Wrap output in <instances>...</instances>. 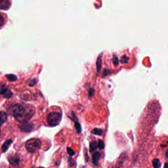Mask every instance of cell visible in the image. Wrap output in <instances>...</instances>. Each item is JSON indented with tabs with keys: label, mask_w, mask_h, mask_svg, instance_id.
<instances>
[{
	"label": "cell",
	"mask_w": 168,
	"mask_h": 168,
	"mask_svg": "<svg viewBox=\"0 0 168 168\" xmlns=\"http://www.w3.org/2000/svg\"><path fill=\"white\" fill-rule=\"evenodd\" d=\"M113 63L115 64H117L118 63V60L117 57L114 56V58H113Z\"/></svg>",
	"instance_id": "obj_23"
},
{
	"label": "cell",
	"mask_w": 168,
	"mask_h": 168,
	"mask_svg": "<svg viewBox=\"0 0 168 168\" xmlns=\"http://www.w3.org/2000/svg\"><path fill=\"white\" fill-rule=\"evenodd\" d=\"M128 59V58L125 55L123 56L122 57V61L123 62H126L127 61Z\"/></svg>",
	"instance_id": "obj_22"
},
{
	"label": "cell",
	"mask_w": 168,
	"mask_h": 168,
	"mask_svg": "<svg viewBox=\"0 0 168 168\" xmlns=\"http://www.w3.org/2000/svg\"><path fill=\"white\" fill-rule=\"evenodd\" d=\"M12 142H13V140L11 139H7L4 142L1 147L2 151V153H6L8 150L11 144H12Z\"/></svg>",
	"instance_id": "obj_7"
},
{
	"label": "cell",
	"mask_w": 168,
	"mask_h": 168,
	"mask_svg": "<svg viewBox=\"0 0 168 168\" xmlns=\"http://www.w3.org/2000/svg\"><path fill=\"white\" fill-rule=\"evenodd\" d=\"M3 20H4L3 19V17H2V15H0V24H1V27L2 26V24H3V22H2Z\"/></svg>",
	"instance_id": "obj_24"
},
{
	"label": "cell",
	"mask_w": 168,
	"mask_h": 168,
	"mask_svg": "<svg viewBox=\"0 0 168 168\" xmlns=\"http://www.w3.org/2000/svg\"><path fill=\"white\" fill-rule=\"evenodd\" d=\"M75 128L76 129V131H77V133L81 134L82 132V128L81 126V124L79 122L75 123Z\"/></svg>",
	"instance_id": "obj_15"
},
{
	"label": "cell",
	"mask_w": 168,
	"mask_h": 168,
	"mask_svg": "<svg viewBox=\"0 0 168 168\" xmlns=\"http://www.w3.org/2000/svg\"><path fill=\"white\" fill-rule=\"evenodd\" d=\"M1 94L5 98H11L12 96V93L9 90L5 84H1Z\"/></svg>",
	"instance_id": "obj_5"
},
{
	"label": "cell",
	"mask_w": 168,
	"mask_h": 168,
	"mask_svg": "<svg viewBox=\"0 0 168 168\" xmlns=\"http://www.w3.org/2000/svg\"><path fill=\"white\" fill-rule=\"evenodd\" d=\"M8 161L11 164L14 166H17L19 165V162L20 161L19 156L16 155H10L8 157Z\"/></svg>",
	"instance_id": "obj_6"
},
{
	"label": "cell",
	"mask_w": 168,
	"mask_h": 168,
	"mask_svg": "<svg viewBox=\"0 0 168 168\" xmlns=\"http://www.w3.org/2000/svg\"><path fill=\"white\" fill-rule=\"evenodd\" d=\"M42 145L41 140L38 139H30L25 143V148L30 153H34L40 149Z\"/></svg>",
	"instance_id": "obj_2"
},
{
	"label": "cell",
	"mask_w": 168,
	"mask_h": 168,
	"mask_svg": "<svg viewBox=\"0 0 168 168\" xmlns=\"http://www.w3.org/2000/svg\"><path fill=\"white\" fill-rule=\"evenodd\" d=\"M8 109L11 115L19 122H28L34 114V111L31 108L19 104L10 106Z\"/></svg>",
	"instance_id": "obj_1"
},
{
	"label": "cell",
	"mask_w": 168,
	"mask_h": 168,
	"mask_svg": "<svg viewBox=\"0 0 168 168\" xmlns=\"http://www.w3.org/2000/svg\"><path fill=\"white\" fill-rule=\"evenodd\" d=\"M98 145V148L100 149H103L104 148V144L103 140H102V139H99Z\"/></svg>",
	"instance_id": "obj_18"
},
{
	"label": "cell",
	"mask_w": 168,
	"mask_h": 168,
	"mask_svg": "<svg viewBox=\"0 0 168 168\" xmlns=\"http://www.w3.org/2000/svg\"><path fill=\"white\" fill-rule=\"evenodd\" d=\"M34 128V124L28 122L23 123L20 126L21 131L25 133H30L33 131Z\"/></svg>",
	"instance_id": "obj_4"
},
{
	"label": "cell",
	"mask_w": 168,
	"mask_h": 168,
	"mask_svg": "<svg viewBox=\"0 0 168 168\" xmlns=\"http://www.w3.org/2000/svg\"><path fill=\"white\" fill-rule=\"evenodd\" d=\"M98 148V143L96 141H92L90 142V144H89V148H90V153H93L94 151H95L96 149H97Z\"/></svg>",
	"instance_id": "obj_10"
},
{
	"label": "cell",
	"mask_w": 168,
	"mask_h": 168,
	"mask_svg": "<svg viewBox=\"0 0 168 168\" xmlns=\"http://www.w3.org/2000/svg\"><path fill=\"white\" fill-rule=\"evenodd\" d=\"M0 117H1V126H2V124L5 123L7 120V113L6 112L2 111L0 114Z\"/></svg>",
	"instance_id": "obj_11"
},
{
	"label": "cell",
	"mask_w": 168,
	"mask_h": 168,
	"mask_svg": "<svg viewBox=\"0 0 168 168\" xmlns=\"http://www.w3.org/2000/svg\"><path fill=\"white\" fill-rule=\"evenodd\" d=\"M166 157L168 158V150H167L166 153Z\"/></svg>",
	"instance_id": "obj_26"
},
{
	"label": "cell",
	"mask_w": 168,
	"mask_h": 168,
	"mask_svg": "<svg viewBox=\"0 0 168 168\" xmlns=\"http://www.w3.org/2000/svg\"><path fill=\"white\" fill-rule=\"evenodd\" d=\"M164 168H168V163H165Z\"/></svg>",
	"instance_id": "obj_25"
},
{
	"label": "cell",
	"mask_w": 168,
	"mask_h": 168,
	"mask_svg": "<svg viewBox=\"0 0 168 168\" xmlns=\"http://www.w3.org/2000/svg\"><path fill=\"white\" fill-rule=\"evenodd\" d=\"M102 60H101V56H99L98 58L97 61V64H96V67H97V70L98 72L99 73L100 72V69L102 66Z\"/></svg>",
	"instance_id": "obj_16"
},
{
	"label": "cell",
	"mask_w": 168,
	"mask_h": 168,
	"mask_svg": "<svg viewBox=\"0 0 168 168\" xmlns=\"http://www.w3.org/2000/svg\"><path fill=\"white\" fill-rule=\"evenodd\" d=\"M67 150L68 153L71 156H73V155L75 154V151L72 149L70 147H68L67 148Z\"/></svg>",
	"instance_id": "obj_19"
},
{
	"label": "cell",
	"mask_w": 168,
	"mask_h": 168,
	"mask_svg": "<svg viewBox=\"0 0 168 168\" xmlns=\"http://www.w3.org/2000/svg\"><path fill=\"white\" fill-rule=\"evenodd\" d=\"M61 113L57 112L50 113L47 117V122L48 125L51 127H55L60 124L62 119Z\"/></svg>",
	"instance_id": "obj_3"
},
{
	"label": "cell",
	"mask_w": 168,
	"mask_h": 168,
	"mask_svg": "<svg viewBox=\"0 0 168 168\" xmlns=\"http://www.w3.org/2000/svg\"><path fill=\"white\" fill-rule=\"evenodd\" d=\"M101 157V153L99 151H97L93 154L92 156V162L95 166H98L99 161Z\"/></svg>",
	"instance_id": "obj_8"
},
{
	"label": "cell",
	"mask_w": 168,
	"mask_h": 168,
	"mask_svg": "<svg viewBox=\"0 0 168 168\" xmlns=\"http://www.w3.org/2000/svg\"><path fill=\"white\" fill-rule=\"evenodd\" d=\"M69 117L70 118L71 120H72L73 122L77 123L78 122V119L76 116V114L73 111H71L70 113H69V114H68Z\"/></svg>",
	"instance_id": "obj_12"
},
{
	"label": "cell",
	"mask_w": 168,
	"mask_h": 168,
	"mask_svg": "<svg viewBox=\"0 0 168 168\" xmlns=\"http://www.w3.org/2000/svg\"><path fill=\"white\" fill-rule=\"evenodd\" d=\"M92 134L95 135H98V136H102L103 134V131L101 129L94 128L91 131Z\"/></svg>",
	"instance_id": "obj_13"
},
{
	"label": "cell",
	"mask_w": 168,
	"mask_h": 168,
	"mask_svg": "<svg viewBox=\"0 0 168 168\" xmlns=\"http://www.w3.org/2000/svg\"><path fill=\"white\" fill-rule=\"evenodd\" d=\"M36 78L31 79V81L29 82V85L31 86H34L36 83Z\"/></svg>",
	"instance_id": "obj_20"
},
{
	"label": "cell",
	"mask_w": 168,
	"mask_h": 168,
	"mask_svg": "<svg viewBox=\"0 0 168 168\" xmlns=\"http://www.w3.org/2000/svg\"><path fill=\"white\" fill-rule=\"evenodd\" d=\"M11 6V2L9 1L1 0L0 2V7L2 10H7Z\"/></svg>",
	"instance_id": "obj_9"
},
{
	"label": "cell",
	"mask_w": 168,
	"mask_h": 168,
	"mask_svg": "<svg viewBox=\"0 0 168 168\" xmlns=\"http://www.w3.org/2000/svg\"><path fill=\"white\" fill-rule=\"evenodd\" d=\"M167 144H168V142H167Z\"/></svg>",
	"instance_id": "obj_28"
},
{
	"label": "cell",
	"mask_w": 168,
	"mask_h": 168,
	"mask_svg": "<svg viewBox=\"0 0 168 168\" xmlns=\"http://www.w3.org/2000/svg\"><path fill=\"white\" fill-rule=\"evenodd\" d=\"M84 155H85V161L87 162L89 160V157L88 155L87 149H86V148L84 149Z\"/></svg>",
	"instance_id": "obj_21"
},
{
	"label": "cell",
	"mask_w": 168,
	"mask_h": 168,
	"mask_svg": "<svg viewBox=\"0 0 168 168\" xmlns=\"http://www.w3.org/2000/svg\"><path fill=\"white\" fill-rule=\"evenodd\" d=\"M153 163L154 168H160L161 167V163L159 159H154L153 160Z\"/></svg>",
	"instance_id": "obj_14"
},
{
	"label": "cell",
	"mask_w": 168,
	"mask_h": 168,
	"mask_svg": "<svg viewBox=\"0 0 168 168\" xmlns=\"http://www.w3.org/2000/svg\"><path fill=\"white\" fill-rule=\"evenodd\" d=\"M6 77L7 78V79H9V81H11V82H14L17 78V77H16L15 75H12V74L6 75Z\"/></svg>",
	"instance_id": "obj_17"
},
{
	"label": "cell",
	"mask_w": 168,
	"mask_h": 168,
	"mask_svg": "<svg viewBox=\"0 0 168 168\" xmlns=\"http://www.w3.org/2000/svg\"><path fill=\"white\" fill-rule=\"evenodd\" d=\"M38 168H45L44 167H38Z\"/></svg>",
	"instance_id": "obj_27"
}]
</instances>
